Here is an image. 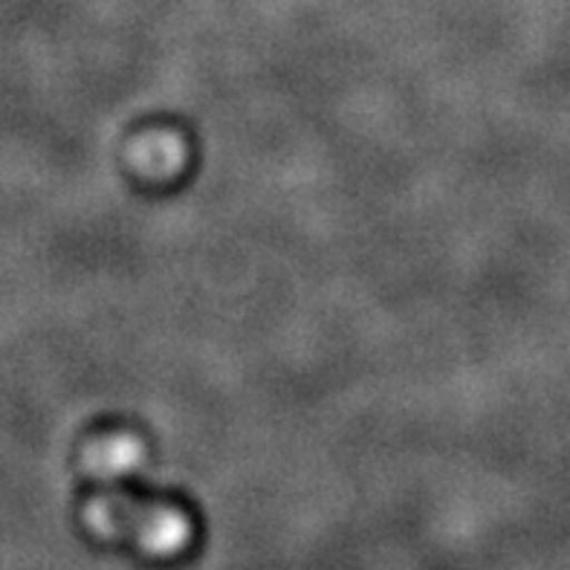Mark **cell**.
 <instances>
[{
    "instance_id": "obj_1",
    "label": "cell",
    "mask_w": 570,
    "mask_h": 570,
    "mask_svg": "<svg viewBox=\"0 0 570 570\" xmlns=\"http://www.w3.org/2000/svg\"><path fill=\"white\" fill-rule=\"evenodd\" d=\"M90 513H94L99 530L130 535L151 553L180 550L188 539V521L177 510H166V507H142L134 501L105 499L94 504Z\"/></svg>"
},
{
    "instance_id": "obj_2",
    "label": "cell",
    "mask_w": 570,
    "mask_h": 570,
    "mask_svg": "<svg viewBox=\"0 0 570 570\" xmlns=\"http://www.w3.org/2000/svg\"><path fill=\"white\" fill-rule=\"evenodd\" d=\"M139 461V446L134 441H110L101 449V461L94 470L101 475H122V472L134 470V463Z\"/></svg>"
}]
</instances>
